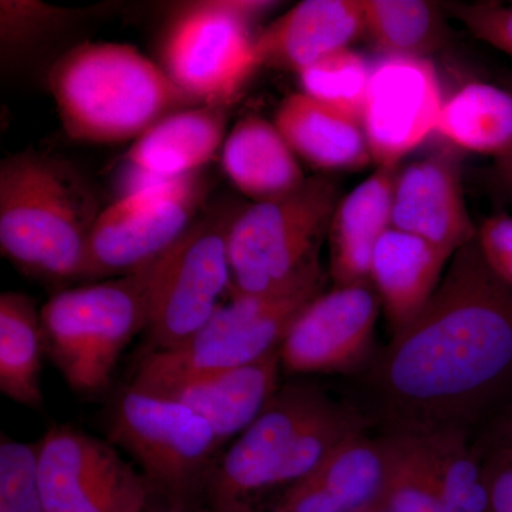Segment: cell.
Returning a JSON list of instances; mask_svg holds the SVG:
<instances>
[{
  "instance_id": "obj_23",
  "label": "cell",
  "mask_w": 512,
  "mask_h": 512,
  "mask_svg": "<svg viewBox=\"0 0 512 512\" xmlns=\"http://www.w3.org/2000/svg\"><path fill=\"white\" fill-rule=\"evenodd\" d=\"M221 165L231 184L254 202L282 197L306 181L281 131L259 116L235 124L222 146Z\"/></svg>"
},
{
  "instance_id": "obj_21",
  "label": "cell",
  "mask_w": 512,
  "mask_h": 512,
  "mask_svg": "<svg viewBox=\"0 0 512 512\" xmlns=\"http://www.w3.org/2000/svg\"><path fill=\"white\" fill-rule=\"evenodd\" d=\"M451 258L416 235L393 227L384 232L373 254L370 282L394 333L423 311Z\"/></svg>"
},
{
  "instance_id": "obj_25",
  "label": "cell",
  "mask_w": 512,
  "mask_h": 512,
  "mask_svg": "<svg viewBox=\"0 0 512 512\" xmlns=\"http://www.w3.org/2000/svg\"><path fill=\"white\" fill-rule=\"evenodd\" d=\"M437 133L453 146L495 161L512 153V87L468 83L444 100Z\"/></svg>"
},
{
  "instance_id": "obj_5",
  "label": "cell",
  "mask_w": 512,
  "mask_h": 512,
  "mask_svg": "<svg viewBox=\"0 0 512 512\" xmlns=\"http://www.w3.org/2000/svg\"><path fill=\"white\" fill-rule=\"evenodd\" d=\"M339 201L335 181L312 177L282 197L245 204L229 232L232 292L284 295L325 284L319 251Z\"/></svg>"
},
{
  "instance_id": "obj_27",
  "label": "cell",
  "mask_w": 512,
  "mask_h": 512,
  "mask_svg": "<svg viewBox=\"0 0 512 512\" xmlns=\"http://www.w3.org/2000/svg\"><path fill=\"white\" fill-rule=\"evenodd\" d=\"M414 437H419L429 454L448 512H490L484 463L468 447L466 431H439Z\"/></svg>"
},
{
  "instance_id": "obj_37",
  "label": "cell",
  "mask_w": 512,
  "mask_h": 512,
  "mask_svg": "<svg viewBox=\"0 0 512 512\" xmlns=\"http://www.w3.org/2000/svg\"><path fill=\"white\" fill-rule=\"evenodd\" d=\"M197 512H255L251 510H214V508L205 507V505H202V507L198 508Z\"/></svg>"
},
{
  "instance_id": "obj_18",
  "label": "cell",
  "mask_w": 512,
  "mask_h": 512,
  "mask_svg": "<svg viewBox=\"0 0 512 512\" xmlns=\"http://www.w3.org/2000/svg\"><path fill=\"white\" fill-rule=\"evenodd\" d=\"M365 33L362 0H305L256 36L259 67L298 74Z\"/></svg>"
},
{
  "instance_id": "obj_35",
  "label": "cell",
  "mask_w": 512,
  "mask_h": 512,
  "mask_svg": "<svg viewBox=\"0 0 512 512\" xmlns=\"http://www.w3.org/2000/svg\"><path fill=\"white\" fill-rule=\"evenodd\" d=\"M493 178L497 187L512 200V153L494 161Z\"/></svg>"
},
{
  "instance_id": "obj_16",
  "label": "cell",
  "mask_w": 512,
  "mask_h": 512,
  "mask_svg": "<svg viewBox=\"0 0 512 512\" xmlns=\"http://www.w3.org/2000/svg\"><path fill=\"white\" fill-rule=\"evenodd\" d=\"M390 466L389 436L370 439L359 434L282 491L268 512H366L383 503Z\"/></svg>"
},
{
  "instance_id": "obj_2",
  "label": "cell",
  "mask_w": 512,
  "mask_h": 512,
  "mask_svg": "<svg viewBox=\"0 0 512 512\" xmlns=\"http://www.w3.org/2000/svg\"><path fill=\"white\" fill-rule=\"evenodd\" d=\"M367 424L360 410L318 386H281L218 460L205 490V507L256 511L258 498L309 476L336 448L365 433Z\"/></svg>"
},
{
  "instance_id": "obj_8",
  "label": "cell",
  "mask_w": 512,
  "mask_h": 512,
  "mask_svg": "<svg viewBox=\"0 0 512 512\" xmlns=\"http://www.w3.org/2000/svg\"><path fill=\"white\" fill-rule=\"evenodd\" d=\"M275 5L201 0L181 6L164 30L160 66L195 103L229 109L259 69L254 26Z\"/></svg>"
},
{
  "instance_id": "obj_9",
  "label": "cell",
  "mask_w": 512,
  "mask_h": 512,
  "mask_svg": "<svg viewBox=\"0 0 512 512\" xmlns=\"http://www.w3.org/2000/svg\"><path fill=\"white\" fill-rule=\"evenodd\" d=\"M245 204L212 202L160 256L151 288L147 352L183 346L211 319L232 292L229 232Z\"/></svg>"
},
{
  "instance_id": "obj_11",
  "label": "cell",
  "mask_w": 512,
  "mask_h": 512,
  "mask_svg": "<svg viewBox=\"0 0 512 512\" xmlns=\"http://www.w3.org/2000/svg\"><path fill=\"white\" fill-rule=\"evenodd\" d=\"M202 173L160 181L101 211L87 249L83 281L136 274L173 247L210 202Z\"/></svg>"
},
{
  "instance_id": "obj_12",
  "label": "cell",
  "mask_w": 512,
  "mask_h": 512,
  "mask_svg": "<svg viewBox=\"0 0 512 512\" xmlns=\"http://www.w3.org/2000/svg\"><path fill=\"white\" fill-rule=\"evenodd\" d=\"M37 485L46 512H144L154 491L110 441L55 424L37 441Z\"/></svg>"
},
{
  "instance_id": "obj_15",
  "label": "cell",
  "mask_w": 512,
  "mask_h": 512,
  "mask_svg": "<svg viewBox=\"0 0 512 512\" xmlns=\"http://www.w3.org/2000/svg\"><path fill=\"white\" fill-rule=\"evenodd\" d=\"M392 227L416 235L451 256L477 239L456 158L437 153L399 171Z\"/></svg>"
},
{
  "instance_id": "obj_6",
  "label": "cell",
  "mask_w": 512,
  "mask_h": 512,
  "mask_svg": "<svg viewBox=\"0 0 512 512\" xmlns=\"http://www.w3.org/2000/svg\"><path fill=\"white\" fill-rule=\"evenodd\" d=\"M158 259L136 274L62 289L40 308L46 356L73 393L109 389L124 350L147 329Z\"/></svg>"
},
{
  "instance_id": "obj_28",
  "label": "cell",
  "mask_w": 512,
  "mask_h": 512,
  "mask_svg": "<svg viewBox=\"0 0 512 512\" xmlns=\"http://www.w3.org/2000/svg\"><path fill=\"white\" fill-rule=\"evenodd\" d=\"M392 466L383 503L392 512H448L429 454L419 437L390 434Z\"/></svg>"
},
{
  "instance_id": "obj_3",
  "label": "cell",
  "mask_w": 512,
  "mask_h": 512,
  "mask_svg": "<svg viewBox=\"0 0 512 512\" xmlns=\"http://www.w3.org/2000/svg\"><path fill=\"white\" fill-rule=\"evenodd\" d=\"M101 211L92 185L63 158L26 150L0 164V251L28 278L83 281Z\"/></svg>"
},
{
  "instance_id": "obj_32",
  "label": "cell",
  "mask_w": 512,
  "mask_h": 512,
  "mask_svg": "<svg viewBox=\"0 0 512 512\" xmlns=\"http://www.w3.org/2000/svg\"><path fill=\"white\" fill-rule=\"evenodd\" d=\"M456 15L477 39L512 57V6L474 3L458 6Z\"/></svg>"
},
{
  "instance_id": "obj_20",
  "label": "cell",
  "mask_w": 512,
  "mask_h": 512,
  "mask_svg": "<svg viewBox=\"0 0 512 512\" xmlns=\"http://www.w3.org/2000/svg\"><path fill=\"white\" fill-rule=\"evenodd\" d=\"M228 109L197 106L177 111L154 124L127 151L128 165L154 181L201 173L222 150Z\"/></svg>"
},
{
  "instance_id": "obj_14",
  "label": "cell",
  "mask_w": 512,
  "mask_h": 512,
  "mask_svg": "<svg viewBox=\"0 0 512 512\" xmlns=\"http://www.w3.org/2000/svg\"><path fill=\"white\" fill-rule=\"evenodd\" d=\"M380 299L372 284L320 293L289 329L279 349L289 375L346 372L369 353Z\"/></svg>"
},
{
  "instance_id": "obj_4",
  "label": "cell",
  "mask_w": 512,
  "mask_h": 512,
  "mask_svg": "<svg viewBox=\"0 0 512 512\" xmlns=\"http://www.w3.org/2000/svg\"><path fill=\"white\" fill-rule=\"evenodd\" d=\"M60 121L73 140L117 144L143 136L177 111L200 106L160 64L124 43H82L49 72Z\"/></svg>"
},
{
  "instance_id": "obj_19",
  "label": "cell",
  "mask_w": 512,
  "mask_h": 512,
  "mask_svg": "<svg viewBox=\"0 0 512 512\" xmlns=\"http://www.w3.org/2000/svg\"><path fill=\"white\" fill-rule=\"evenodd\" d=\"M399 167H379L339 201L329 229L330 276L335 286L372 284L377 242L392 228L394 184Z\"/></svg>"
},
{
  "instance_id": "obj_30",
  "label": "cell",
  "mask_w": 512,
  "mask_h": 512,
  "mask_svg": "<svg viewBox=\"0 0 512 512\" xmlns=\"http://www.w3.org/2000/svg\"><path fill=\"white\" fill-rule=\"evenodd\" d=\"M0 512H46L37 485V448L3 434L0 443Z\"/></svg>"
},
{
  "instance_id": "obj_34",
  "label": "cell",
  "mask_w": 512,
  "mask_h": 512,
  "mask_svg": "<svg viewBox=\"0 0 512 512\" xmlns=\"http://www.w3.org/2000/svg\"><path fill=\"white\" fill-rule=\"evenodd\" d=\"M484 468L490 512H512V444L498 448Z\"/></svg>"
},
{
  "instance_id": "obj_40",
  "label": "cell",
  "mask_w": 512,
  "mask_h": 512,
  "mask_svg": "<svg viewBox=\"0 0 512 512\" xmlns=\"http://www.w3.org/2000/svg\"><path fill=\"white\" fill-rule=\"evenodd\" d=\"M512 6V5H511Z\"/></svg>"
},
{
  "instance_id": "obj_1",
  "label": "cell",
  "mask_w": 512,
  "mask_h": 512,
  "mask_svg": "<svg viewBox=\"0 0 512 512\" xmlns=\"http://www.w3.org/2000/svg\"><path fill=\"white\" fill-rule=\"evenodd\" d=\"M512 376V286L477 239L451 258L439 288L370 370L390 434L466 431Z\"/></svg>"
},
{
  "instance_id": "obj_24",
  "label": "cell",
  "mask_w": 512,
  "mask_h": 512,
  "mask_svg": "<svg viewBox=\"0 0 512 512\" xmlns=\"http://www.w3.org/2000/svg\"><path fill=\"white\" fill-rule=\"evenodd\" d=\"M46 356L40 308L26 293L0 295V392L28 409L43 407Z\"/></svg>"
},
{
  "instance_id": "obj_17",
  "label": "cell",
  "mask_w": 512,
  "mask_h": 512,
  "mask_svg": "<svg viewBox=\"0 0 512 512\" xmlns=\"http://www.w3.org/2000/svg\"><path fill=\"white\" fill-rule=\"evenodd\" d=\"M278 352L251 365L165 380L146 392L183 403L210 423L222 446L251 426L281 389ZM136 387V386H134Z\"/></svg>"
},
{
  "instance_id": "obj_31",
  "label": "cell",
  "mask_w": 512,
  "mask_h": 512,
  "mask_svg": "<svg viewBox=\"0 0 512 512\" xmlns=\"http://www.w3.org/2000/svg\"><path fill=\"white\" fill-rule=\"evenodd\" d=\"M69 10L33 0H2L0 2V33L2 52L9 56L28 50L62 28Z\"/></svg>"
},
{
  "instance_id": "obj_33",
  "label": "cell",
  "mask_w": 512,
  "mask_h": 512,
  "mask_svg": "<svg viewBox=\"0 0 512 512\" xmlns=\"http://www.w3.org/2000/svg\"><path fill=\"white\" fill-rule=\"evenodd\" d=\"M484 261L501 281L512 286V214L491 215L477 232Z\"/></svg>"
},
{
  "instance_id": "obj_10",
  "label": "cell",
  "mask_w": 512,
  "mask_h": 512,
  "mask_svg": "<svg viewBox=\"0 0 512 512\" xmlns=\"http://www.w3.org/2000/svg\"><path fill=\"white\" fill-rule=\"evenodd\" d=\"M318 284L284 295L231 292L211 319L180 348L146 352L131 386L251 365L278 352L299 313L322 293Z\"/></svg>"
},
{
  "instance_id": "obj_29",
  "label": "cell",
  "mask_w": 512,
  "mask_h": 512,
  "mask_svg": "<svg viewBox=\"0 0 512 512\" xmlns=\"http://www.w3.org/2000/svg\"><path fill=\"white\" fill-rule=\"evenodd\" d=\"M370 76L372 67L365 56L350 47L330 53L298 73L302 93L360 123Z\"/></svg>"
},
{
  "instance_id": "obj_36",
  "label": "cell",
  "mask_w": 512,
  "mask_h": 512,
  "mask_svg": "<svg viewBox=\"0 0 512 512\" xmlns=\"http://www.w3.org/2000/svg\"><path fill=\"white\" fill-rule=\"evenodd\" d=\"M144 512H197V510L187 507V505L171 503V501L154 495L153 500Z\"/></svg>"
},
{
  "instance_id": "obj_26",
  "label": "cell",
  "mask_w": 512,
  "mask_h": 512,
  "mask_svg": "<svg viewBox=\"0 0 512 512\" xmlns=\"http://www.w3.org/2000/svg\"><path fill=\"white\" fill-rule=\"evenodd\" d=\"M365 33L387 56L426 57L446 36L434 3L424 0H362Z\"/></svg>"
},
{
  "instance_id": "obj_13",
  "label": "cell",
  "mask_w": 512,
  "mask_h": 512,
  "mask_svg": "<svg viewBox=\"0 0 512 512\" xmlns=\"http://www.w3.org/2000/svg\"><path fill=\"white\" fill-rule=\"evenodd\" d=\"M443 94L426 57L387 56L372 67L362 126L379 167H399L437 130Z\"/></svg>"
},
{
  "instance_id": "obj_39",
  "label": "cell",
  "mask_w": 512,
  "mask_h": 512,
  "mask_svg": "<svg viewBox=\"0 0 512 512\" xmlns=\"http://www.w3.org/2000/svg\"><path fill=\"white\" fill-rule=\"evenodd\" d=\"M507 444H512V429H511V440Z\"/></svg>"
},
{
  "instance_id": "obj_7",
  "label": "cell",
  "mask_w": 512,
  "mask_h": 512,
  "mask_svg": "<svg viewBox=\"0 0 512 512\" xmlns=\"http://www.w3.org/2000/svg\"><path fill=\"white\" fill-rule=\"evenodd\" d=\"M107 429L110 443L136 461L154 495L202 507L222 444L200 414L130 384L111 407Z\"/></svg>"
},
{
  "instance_id": "obj_38",
  "label": "cell",
  "mask_w": 512,
  "mask_h": 512,
  "mask_svg": "<svg viewBox=\"0 0 512 512\" xmlns=\"http://www.w3.org/2000/svg\"><path fill=\"white\" fill-rule=\"evenodd\" d=\"M366 512H392L389 510V508L384 505V503L376 505V507L370 508V510H367Z\"/></svg>"
},
{
  "instance_id": "obj_22",
  "label": "cell",
  "mask_w": 512,
  "mask_h": 512,
  "mask_svg": "<svg viewBox=\"0 0 512 512\" xmlns=\"http://www.w3.org/2000/svg\"><path fill=\"white\" fill-rule=\"evenodd\" d=\"M274 123L296 157L318 170L355 171L373 163L362 123L308 94L286 97Z\"/></svg>"
}]
</instances>
